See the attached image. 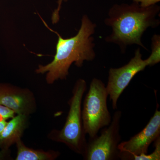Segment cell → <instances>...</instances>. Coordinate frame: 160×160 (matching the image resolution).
<instances>
[{
    "label": "cell",
    "mask_w": 160,
    "mask_h": 160,
    "mask_svg": "<svg viewBox=\"0 0 160 160\" xmlns=\"http://www.w3.org/2000/svg\"><path fill=\"white\" fill-rule=\"evenodd\" d=\"M160 10V6L156 5L143 8L133 2L130 5L115 4L104 21L105 25L112 29L105 41L118 45L122 53L126 52L128 46L133 45L148 51L142 42V37L148 28L159 26L160 20L156 17Z\"/></svg>",
    "instance_id": "6da1fadb"
},
{
    "label": "cell",
    "mask_w": 160,
    "mask_h": 160,
    "mask_svg": "<svg viewBox=\"0 0 160 160\" xmlns=\"http://www.w3.org/2000/svg\"><path fill=\"white\" fill-rule=\"evenodd\" d=\"M96 26V24L90 20L88 15H84L79 30L77 34L73 37L64 39L58 32L49 28L55 32L58 38L56 52L51 63L46 66H39L37 73L47 72L46 81L51 84L56 80L66 79L72 63L81 67L85 61H93L96 58V52L94 39L92 35L94 34Z\"/></svg>",
    "instance_id": "7a4b0ae2"
},
{
    "label": "cell",
    "mask_w": 160,
    "mask_h": 160,
    "mask_svg": "<svg viewBox=\"0 0 160 160\" xmlns=\"http://www.w3.org/2000/svg\"><path fill=\"white\" fill-rule=\"evenodd\" d=\"M108 96L102 81L96 78L92 79L82 111L83 128L89 138L97 135L101 129L111 123L112 117L107 106Z\"/></svg>",
    "instance_id": "3957f363"
},
{
    "label": "cell",
    "mask_w": 160,
    "mask_h": 160,
    "mask_svg": "<svg viewBox=\"0 0 160 160\" xmlns=\"http://www.w3.org/2000/svg\"><path fill=\"white\" fill-rule=\"evenodd\" d=\"M87 89L86 81L79 79L75 85L73 95L69 103L70 109L66 123L59 133V139L77 152L83 154L87 142L83 128L82 114V100Z\"/></svg>",
    "instance_id": "277c9868"
},
{
    "label": "cell",
    "mask_w": 160,
    "mask_h": 160,
    "mask_svg": "<svg viewBox=\"0 0 160 160\" xmlns=\"http://www.w3.org/2000/svg\"><path fill=\"white\" fill-rule=\"evenodd\" d=\"M122 112H115L109 126L104 127L99 135L89 138L83 155L87 160H116L120 159L118 149L122 137L120 124Z\"/></svg>",
    "instance_id": "5b68a950"
},
{
    "label": "cell",
    "mask_w": 160,
    "mask_h": 160,
    "mask_svg": "<svg viewBox=\"0 0 160 160\" xmlns=\"http://www.w3.org/2000/svg\"><path fill=\"white\" fill-rule=\"evenodd\" d=\"M148 66H153L152 60L150 57L143 60L141 49L138 48L136 50L134 57L126 65L120 68L109 69L106 87L113 109H117L120 96L135 76L145 70Z\"/></svg>",
    "instance_id": "8992f818"
},
{
    "label": "cell",
    "mask_w": 160,
    "mask_h": 160,
    "mask_svg": "<svg viewBox=\"0 0 160 160\" xmlns=\"http://www.w3.org/2000/svg\"><path fill=\"white\" fill-rule=\"evenodd\" d=\"M160 137V111L158 108L148 124L128 141L121 142L118 149L119 158L131 160L132 157L148 153L149 146Z\"/></svg>",
    "instance_id": "52a82bcc"
},
{
    "label": "cell",
    "mask_w": 160,
    "mask_h": 160,
    "mask_svg": "<svg viewBox=\"0 0 160 160\" xmlns=\"http://www.w3.org/2000/svg\"><path fill=\"white\" fill-rule=\"evenodd\" d=\"M26 115L18 114L7 122L0 134V147L6 149L15 141L19 139L25 127Z\"/></svg>",
    "instance_id": "ba28073f"
},
{
    "label": "cell",
    "mask_w": 160,
    "mask_h": 160,
    "mask_svg": "<svg viewBox=\"0 0 160 160\" xmlns=\"http://www.w3.org/2000/svg\"><path fill=\"white\" fill-rule=\"evenodd\" d=\"M27 104L28 101L25 96L0 85V105L8 107L18 114H24Z\"/></svg>",
    "instance_id": "9c48e42d"
},
{
    "label": "cell",
    "mask_w": 160,
    "mask_h": 160,
    "mask_svg": "<svg viewBox=\"0 0 160 160\" xmlns=\"http://www.w3.org/2000/svg\"><path fill=\"white\" fill-rule=\"evenodd\" d=\"M18 154L17 160H45L50 159V154L47 152L36 151L25 147L20 139L17 141Z\"/></svg>",
    "instance_id": "30bf717a"
},
{
    "label": "cell",
    "mask_w": 160,
    "mask_h": 160,
    "mask_svg": "<svg viewBox=\"0 0 160 160\" xmlns=\"http://www.w3.org/2000/svg\"><path fill=\"white\" fill-rule=\"evenodd\" d=\"M149 57L151 58L153 65L160 62V36L154 34L151 39V53Z\"/></svg>",
    "instance_id": "8fae6325"
},
{
    "label": "cell",
    "mask_w": 160,
    "mask_h": 160,
    "mask_svg": "<svg viewBox=\"0 0 160 160\" xmlns=\"http://www.w3.org/2000/svg\"><path fill=\"white\" fill-rule=\"evenodd\" d=\"M155 149L150 154H142L132 157L131 160H160V137L153 142Z\"/></svg>",
    "instance_id": "7c38bea8"
},
{
    "label": "cell",
    "mask_w": 160,
    "mask_h": 160,
    "mask_svg": "<svg viewBox=\"0 0 160 160\" xmlns=\"http://www.w3.org/2000/svg\"><path fill=\"white\" fill-rule=\"evenodd\" d=\"M15 112L6 106L0 105V116L5 120L12 118L14 117Z\"/></svg>",
    "instance_id": "4fadbf2b"
},
{
    "label": "cell",
    "mask_w": 160,
    "mask_h": 160,
    "mask_svg": "<svg viewBox=\"0 0 160 160\" xmlns=\"http://www.w3.org/2000/svg\"><path fill=\"white\" fill-rule=\"evenodd\" d=\"M133 2L139 4L141 7L147 8L156 5L160 0H132Z\"/></svg>",
    "instance_id": "5bb4252c"
},
{
    "label": "cell",
    "mask_w": 160,
    "mask_h": 160,
    "mask_svg": "<svg viewBox=\"0 0 160 160\" xmlns=\"http://www.w3.org/2000/svg\"><path fill=\"white\" fill-rule=\"evenodd\" d=\"M68 0H58V6L57 9H56L52 13V24H56L58 22L59 20V12L61 9V6L63 1L67 2Z\"/></svg>",
    "instance_id": "9a60e30c"
},
{
    "label": "cell",
    "mask_w": 160,
    "mask_h": 160,
    "mask_svg": "<svg viewBox=\"0 0 160 160\" xmlns=\"http://www.w3.org/2000/svg\"><path fill=\"white\" fill-rule=\"evenodd\" d=\"M7 122L6 120L3 119L2 117L0 116V134L2 132L3 130L5 129L6 125H7Z\"/></svg>",
    "instance_id": "2e32d148"
},
{
    "label": "cell",
    "mask_w": 160,
    "mask_h": 160,
    "mask_svg": "<svg viewBox=\"0 0 160 160\" xmlns=\"http://www.w3.org/2000/svg\"><path fill=\"white\" fill-rule=\"evenodd\" d=\"M6 149H3L2 151H0V160L4 158L5 155H6Z\"/></svg>",
    "instance_id": "e0dca14e"
}]
</instances>
